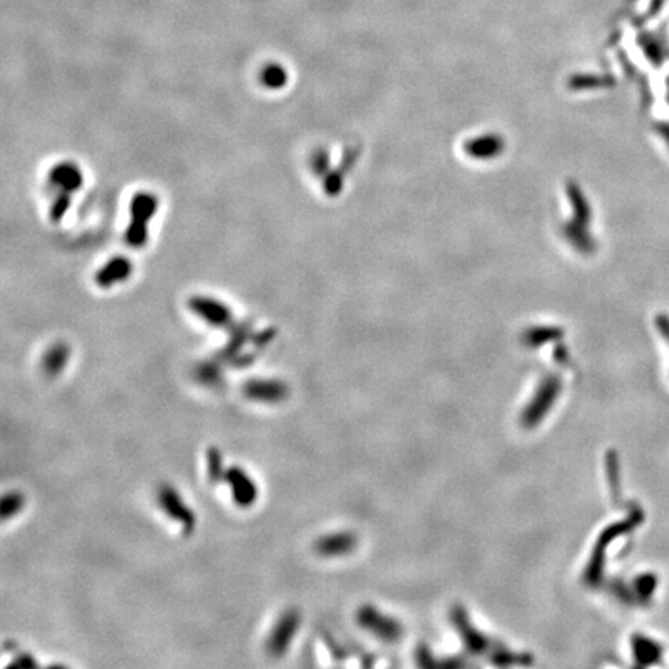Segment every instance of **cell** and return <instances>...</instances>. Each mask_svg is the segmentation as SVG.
<instances>
[{"instance_id":"cell-1","label":"cell","mask_w":669,"mask_h":669,"mask_svg":"<svg viewBox=\"0 0 669 669\" xmlns=\"http://www.w3.org/2000/svg\"><path fill=\"white\" fill-rule=\"evenodd\" d=\"M159 200L154 194H137L130 205V225L126 231V241L135 248L143 247L148 241V222L157 211Z\"/></svg>"},{"instance_id":"cell-2","label":"cell","mask_w":669,"mask_h":669,"mask_svg":"<svg viewBox=\"0 0 669 669\" xmlns=\"http://www.w3.org/2000/svg\"><path fill=\"white\" fill-rule=\"evenodd\" d=\"M301 624V614L296 609L283 610L277 618L267 639V652L270 657L281 659L290 649V645L298 632Z\"/></svg>"},{"instance_id":"cell-3","label":"cell","mask_w":669,"mask_h":669,"mask_svg":"<svg viewBox=\"0 0 669 669\" xmlns=\"http://www.w3.org/2000/svg\"><path fill=\"white\" fill-rule=\"evenodd\" d=\"M157 502H159L160 508L165 511V513L170 517V519L179 522L181 526V532L185 536L191 535L195 530V515L194 511L189 508V505L183 501V497L180 496L177 488H174L172 485L163 483L161 487L157 491Z\"/></svg>"},{"instance_id":"cell-4","label":"cell","mask_w":669,"mask_h":669,"mask_svg":"<svg viewBox=\"0 0 669 669\" xmlns=\"http://www.w3.org/2000/svg\"><path fill=\"white\" fill-rule=\"evenodd\" d=\"M243 397L250 401L263 405H277L287 400L290 388L286 381L277 378H252L245 381L242 388Z\"/></svg>"},{"instance_id":"cell-5","label":"cell","mask_w":669,"mask_h":669,"mask_svg":"<svg viewBox=\"0 0 669 669\" xmlns=\"http://www.w3.org/2000/svg\"><path fill=\"white\" fill-rule=\"evenodd\" d=\"M225 482L231 490L232 501L241 508H250L257 501L259 490L256 482L241 466H230L225 471Z\"/></svg>"},{"instance_id":"cell-6","label":"cell","mask_w":669,"mask_h":669,"mask_svg":"<svg viewBox=\"0 0 669 669\" xmlns=\"http://www.w3.org/2000/svg\"><path fill=\"white\" fill-rule=\"evenodd\" d=\"M189 306H191V310L197 314V317L206 321L210 326L228 327L232 321V314L230 312V308L223 306L222 302L206 299V298H194L191 302H189Z\"/></svg>"},{"instance_id":"cell-7","label":"cell","mask_w":669,"mask_h":669,"mask_svg":"<svg viewBox=\"0 0 669 669\" xmlns=\"http://www.w3.org/2000/svg\"><path fill=\"white\" fill-rule=\"evenodd\" d=\"M70 359V346L67 343H54L42 357V370L48 378L59 377L67 368Z\"/></svg>"},{"instance_id":"cell-8","label":"cell","mask_w":669,"mask_h":669,"mask_svg":"<svg viewBox=\"0 0 669 669\" xmlns=\"http://www.w3.org/2000/svg\"><path fill=\"white\" fill-rule=\"evenodd\" d=\"M132 273V265L129 259L126 257H115L107 262L103 268L98 271L97 283L98 287H112L113 283L126 281Z\"/></svg>"},{"instance_id":"cell-9","label":"cell","mask_w":669,"mask_h":669,"mask_svg":"<svg viewBox=\"0 0 669 669\" xmlns=\"http://www.w3.org/2000/svg\"><path fill=\"white\" fill-rule=\"evenodd\" d=\"M50 180L56 188L62 189V192L70 194L79 189L81 183H83V175H81V170L72 163H62V165H58L52 170Z\"/></svg>"},{"instance_id":"cell-10","label":"cell","mask_w":669,"mask_h":669,"mask_svg":"<svg viewBox=\"0 0 669 669\" xmlns=\"http://www.w3.org/2000/svg\"><path fill=\"white\" fill-rule=\"evenodd\" d=\"M220 363L216 358L214 361H206L201 363L197 369H195V378L200 384H203L206 388H220L223 383V375L222 369H220Z\"/></svg>"},{"instance_id":"cell-11","label":"cell","mask_w":669,"mask_h":669,"mask_svg":"<svg viewBox=\"0 0 669 669\" xmlns=\"http://www.w3.org/2000/svg\"><path fill=\"white\" fill-rule=\"evenodd\" d=\"M248 334H250V326L242 324V326L236 327V329L232 330V333H231V338L228 341V344H226L223 349L217 353L219 361L228 363L231 358H234L237 353L241 352L242 346L247 343Z\"/></svg>"},{"instance_id":"cell-12","label":"cell","mask_w":669,"mask_h":669,"mask_svg":"<svg viewBox=\"0 0 669 669\" xmlns=\"http://www.w3.org/2000/svg\"><path fill=\"white\" fill-rule=\"evenodd\" d=\"M352 546V539L349 535H333L327 538H321L317 542V552L324 557H332V555H341L347 552Z\"/></svg>"},{"instance_id":"cell-13","label":"cell","mask_w":669,"mask_h":669,"mask_svg":"<svg viewBox=\"0 0 669 669\" xmlns=\"http://www.w3.org/2000/svg\"><path fill=\"white\" fill-rule=\"evenodd\" d=\"M225 471L223 466V456L217 446H210L206 450V472L208 479L212 485H217L225 481Z\"/></svg>"},{"instance_id":"cell-14","label":"cell","mask_w":669,"mask_h":669,"mask_svg":"<svg viewBox=\"0 0 669 669\" xmlns=\"http://www.w3.org/2000/svg\"><path fill=\"white\" fill-rule=\"evenodd\" d=\"M25 502H27L25 501V496L19 490H12L5 493L2 497V503H0V517H2V521H8L11 517L21 513Z\"/></svg>"},{"instance_id":"cell-15","label":"cell","mask_w":669,"mask_h":669,"mask_svg":"<svg viewBox=\"0 0 669 669\" xmlns=\"http://www.w3.org/2000/svg\"><path fill=\"white\" fill-rule=\"evenodd\" d=\"M637 652H639V659L643 663H655V661L660 660L661 649L652 641L641 640V643L637 646Z\"/></svg>"},{"instance_id":"cell-16","label":"cell","mask_w":669,"mask_h":669,"mask_svg":"<svg viewBox=\"0 0 669 669\" xmlns=\"http://www.w3.org/2000/svg\"><path fill=\"white\" fill-rule=\"evenodd\" d=\"M262 81L265 86H268V88H281V86H283L287 81V77L281 67L271 66L263 72Z\"/></svg>"},{"instance_id":"cell-17","label":"cell","mask_w":669,"mask_h":669,"mask_svg":"<svg viewBox=\"0 0 669 669\" xmlns=\"http://www.w3.org/2000/svg\"><path fill=\"white\" fill-rule=\"evenodd\" d=\"M68 205H70V195H68L67 192H61L58 197H56V200L53 201L52 208H50V216H52V220L58 222L59 219L64 217Z\"/></svg>"},{"instance_id":"cell-18","label":"cell","mask_w":669,"mask_h":669,"mask_svg":"<svg viewBox=\"0 0 669 669\" xmlns=\"http://www.w3.org/2000/svg\"><path fill=\"white\" fill-rule=\"evenodd\" d=\"M37 666H39V663H37L33 655L28 654V652H21V654L14 655V660H12L6 668H8V669H11V668L12 669H31V668H37Z\"/></svg>"},{"instance_id":"cell-19","label":"cell","mask_w":669,"mask_h":669,"mask_svg":"<svg viewBox=\"0 0 669 669\" xmlns=\"http://www.w3.org/2000/svg\"><path fill=\"white\" fill-rule=\"evenodd\" d=\"M254 358H256L254 353H245V355H239L237 353V355L234 358H231L228 363L232 366V368L242 369V368H248V366L254 363Z\"/></svg>"},{"instance_id":"cell-20","label":"cell","mask_w":669,"mask_h":669,"mask_svg":"<svg viewBox=\"0 0 669 669\" xmlns=\"http://www.w3.org/2000/svg\"><path fill=\"white\" fill-rule=\"evenodd\" d=\"M276 337V330L274 329H267V330H263L262 333H257L254 338H252V343H254L257 347H263V346H267L268 343H271V341L274 339Z\"/></svg>"},{"instance_id":"cell-21","label":"cell","mask_w":669,"mask_h":669,"mask_svg":"<svg viewBox=\"0 0 669 669\" xmlns=\"http://www.w3.org/2000/svg\"><path fill=\"white\" fill-rule=\"evenodd\" d=\"M661 327H663V333L666 334L668 339H669V323H668V321H663V323H661Z\"/></svg>"}]
</instances>
